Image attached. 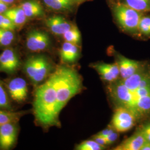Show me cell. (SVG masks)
<instances>
[{"label":"cell","instance_id":"obj_1","mask_svg":"<svg viewBox=\"0 0 150 150\" xmlns=\"http://www.w3.org/2000/svg\"><path fill=\"white\" fill-rule=\"evenodd\" d=\"M33 112L37 121L43 126L59 125L56 93L49 79L35 91Z\"/></svg>","mask_w":150,"mask_h":150},{"label":"cell","instance_id":"obj_2","mask_svg":"<svg viewBox=\"0 0 150 150\" xmlns=\"http://www.w3.org/2000/svg\"><path fill=\"white\" fill-rule=\"evenodd\" d=\"M56 93L59 112L67 102L81 91V77L76 70L66 66L58 67L48 79Z\"/></svg>","mask_w":150,"mask_h":150},{"label":"cell","instance_id":"obj_3","mask_svg":"<svg viewBox=\"0 0 150 150\" xmlns=\"http://www.w3.org/2000/svg\"><path fill=\"white\" fill-rule=\"evenodd\" d=\"M113 11L116 21L123 30L132 33L139 32V21L144 13L121 3L114 6Z\"/></svg>","mask_w":150,"mask_h":150},{"label":"cell","instance_id":"obj_4","mask_svg":"<svg viewBox=\"0 0 150 150\" xmlns=\"http://www.w3.org/2000/svg\"><path fill=\"white\" fill-rule=\"evenodd\" d=\"M111 83L108 89L115 102L118 107L127 108L133 111L136 116V105L138 97L134 91L129 90L121 80L115 81Z\"/></svg>","mask_w":150,"mask_h":150},{"label":"cell","instance_id":"obj_5","mask_svg":"<svg viewBox=\"0 0 150 150\" xmlns=\"http://www.w3.org/2000/svg\"><path fill=\"white\" fill-rule=\"evenodd\" d=\"M137 120L133 111L125 107H118L113 116L112 127L117 132H126L134 127Z\"/></svg>","mask_w":150,"mask_h":150},{"label":"cell","instance_id":"obj_6","mask_svg":"<svg viewBox=\"0 0 150 150\" xmlns=\"http://www.w3.org/2000/svg\"><path fill=\"white\" fill-rule=\"evenodd\" d=\"M50 40L48 35L45 32L33 30L27 35L26 46L28 49L32 51L38 52L42 51L47 48Z\"/></svg>","mask_w":150,"mask_h":150},{"label":"cell","instance_id":"obj_7","mask_svg":"<svg viewBox=\"0 0 150 150\" xmlns=\"http://www.w3.org/2000/svg\"><path fill=\"white\" fill-rule=\"evenodd\" d=\"M17 136L16 126L12 123L0 126V149L8 150L15 144Z\"/></svg>","mask_w":150,"mask_h":150},{"label":"cell","instance_id":"obj_8","mask_svg":"<svg viewBox=\"0 0 150 150\" xmlns=\"http://www.w3.org/2000/svg\"><path fill=\"white\" fill-rule=\"evenodd\" d=\"M8 88L12 99L17 102H21L27 98V85L24 79L16 78L12 80L8 85Z\"/></svg>","mask_w":150,"mask_h":150},{"label":"cell","instance_id":"obj_9","mask_svg":"<svg viewBox=\"0 0 150 150\" xmlns=\"http://www.w3.org/2000/svg\"><path fill=\"white\" fill-rule=\"evenodd\" d=\"M45 23L50 31L56 35H63L74 26L62 16H54L48 18Z\"/></svg>","mask_w":150,"mask_h":150},{"label":"cell","instance_id":"obj_10","mask_svg":"<svg viewBox=\"0 0 150 150\" xmlns=\"http://www.w3.org/2000/svg\"><path fill=\"white\" fill-rule=\"evenodd\" d=\"M93 68L96 70L104 81L112 82L117 80L120 75L118 64H115L98 63L93 64Z\"/></svg>","mask_w":150,"mask_h":150},{"label":"cell","instance_id":"obj_11","mask_svg":"<svg viewBox=\"0 0 150 150\" xmlns=\"http://www.w3.org/2000/svg\"><path fill=\"white\" fill-rule=\"evenodd\" d=\"M117 64L120 70L121 79H125L134 74L142 65L139 62L118 56Z\"/></svg>","mask_w":150,"mask_h":150},{"label":"cell","instance_id":"obj_12","mask_svg":"<svg viewBox=\"0 0 150 150\" xmlns=\"http://www.w3.org/2000/svg\"><path fill=\"white\" fill-rule=\"evenodd\" d=\"M150 76V69L143 64L134 74L128 78L121 79L123 84L132 91H135L139 87L140 83Z\"/></svg>","mask_w":150,"mask_h":150},{"label":"cell","instance_id":"obj_13","mask_svg":"<svg viewBox=\"0 0 150 150\" xmlns=\"http://www.w3.org/2000/svg\"><path fill=\"white\" fill-rule=\"evenodd\" d=\"M146 142L144 135L139 129L134 134L116 147L114 150H141Z\"/></svg>","mask_w":150,"mask_h":150},{"label":"cell","instance_id":"obj_14","mask_svg":"<svg viewBox=\"0 0 150 150\" xmlns=\"http://www.w3.org/2000/svg\"><path fill=\"white\" fill-rule=\"evenodd\" d=\"M80 56V49L77 45L65 42L60 50V57L64 62H74Z\"/></svg>","mask_w":150,"mask_h":150},{"label":"cell","instance_id":"obj_15","mask_svg":"<svg viewBox=\"0 0 150 150\" xmlns=\"http://www.w3.org/2000/svg\"><path fill=\"white\" fill-rule=\"evenodd\" d=\"M27 18L42 16L44 14L42 5L36 0H27L22 2L21 6Z\"/></svg>","mask_w":150,"mask_h":150},{"label":"cell","instance_id":"obj_16","mask_svg":"<svg viewBox=\"0 0 150 150\" xmlns=\"http://www.w3.org/2000/svg\"><path fill=\"white\" fill-rule=\"evenodd\" d=\"M51 70V64L48 60L43 56H39V61L35 75L32 79V82L36 84L44 80Z\"/></svg>","mask_w":150,"mask_h":150},{"label":"cell","instance_id":"obj_17","mask_svg":"<svg viewBox=\"0 0 150 150\" xmlns=\"http://www.w3.org/2000/svg\"><path fill=\"white\" fill-rule=\"evenodd\" d=\"M4 15L7 17L16 26L23 25L27 20V16L21 6L8 8L4 13Z\"/></svg>","mask_w":150,"mask_h":150},{"label":"cell","instance_id":"obj_18","mask_svg":"<svg viewBox=\"0 0 150 150\" xmlns=\"http://www.w3.org/2000/svg\"><path fill=\"white\" fill-rule=\"evenodd\" d=\"M49 8L55 11H67L76 4L74 0H43Z\"/></svg>","mask_w":150,"mask_h":150},{"label":"cell","instance_id":"obj_19","mask_svg":"<svg viewBox=\"0 0 150 150\" xmlns=\"http://www.w3.org/2000/svg\"><path fill=\"white\" fill-rule=\"evenodd\" d=\"M136 114L138 119L150 114V96L137 98Z\"/></svg>","mask_w":150,"mask_h":150},{"label":"cell","instance_id":"obj_20","mask_svg":"<svg viewBox=\"0 0 150 150\" xmlns=\"http://www.w3.org/2000/svg\"><path fill=\"white\" fill-rule=\"evenodd\" d=\"M125 4L142 13L150 11V0H125Z\"/></svg>","mask_w":150,"mask_h":150},{"label":"cell","instance_id":"obj_21","mask_svg":"<svg viewBox=\"0 0 150 150\" xmlns=\"http://www.w3.org/2000/svg\"><path fill=\"white\" fill-rule=\"evenodd\" d=\"M39 56H33L30 57L27 59L24 64L25 72L31 80L36 71L39 61Z\"/></svg>","mask_w":150,"mask_h":150},{"label":"cell","instance_id":"obj_22","mask_svg":"<svg viewBox=\"0 0 150 150\" xmlns=\"http://www.w3.org/2000/svg\"><path fill=\"white\" fill-rule=\"evenodd\" d=\"M65 42L78 45L81 41V33L79 29L74 26L62 35Z\"/></svg>","mask_w":150,"mask_h":150},{"label":"cell","instance_id":"obj_23","mask_svg":"<svg viewBox=\"0 0 150 150\" xmlns=\"http://www.w3.org/2000/svg\"><path fill=\"white\" fill-rule=\"evenodd\" d=\"M2 54H3L7 59L10 65L12 73H13L20 66V61L16 53L13 50L8 48L4 50Z\"/></svg>","mask_w":150,"mask_h":150},{"label":"cell","instance_id":"obj_24","mask_svg":"<svg viewBox=\"0 0 150 150\" xmlns=\"http://www.w3.org/2000/svg\"><path fill=\"white\" fill-rule=\"evenodd\" d=\"M103 146L96 142L95 140H88L81 142L76 147L77 150H102L105 149Z\"/></svg>","mask_w":150,"mask_h":150},{"label":"cell","instance_id":"obj_25","mask_svg":"<svg viewBox=\"0 0 150 150\" xmlns=\"http://www.w3.org/2000/svg\"><path fill=\"white\" fill-rule=\"evenodd\" d=\"M139 32L144 36H150V16L143 15L141 17L139 25Z\"/></svg>","mask_w":150,"mask_h":150},{"label":"cell","instance_id":"obj_26","mask_svg":"<svg viewBox=\"0 0 150 150\" xmlns=\"http://www.w3.org/2000/svg\"><path fill=\"white\" fill-rule=\"evenodd\" d=\"M20 116V113L5 112L0 110V126L6 123H12Z\"/></svg>","mask_w":150,"mask_h":150},{"label":"cell","instance_id":"obj_27","mask_svg":"<svg viewBox=\"0 0 150 150\" xmlns=\"http://www.w3.org/2000/svg\"><path fill=\"white\" fill-rule=\"evenodd\" d=\"M16 25L5 15L0 14V28L13 31L15 30Z\"/></svg>","mask_w":150,"mask_h":150},{"label":"cell","instance_id":"obj_28","mask_svg":"<svg viewBox=\"0 0 150 150\" xmlns=\"http://www.w3.org/2000/svg\"><path fill=\"white\" fill-rule=\"evenodd\" d=\"M0 71L12 73L10 65L5 56L2 54H0Z\"/></svg>","mask_w":150,"mask_h":150},{"label":"cell","instance_id":"obj_29","mask_svg":"<svg viewBox=\"0 0 150 150\" xmlns=\"http://www.w3.org/2000/svg\"><path fill=\"white\" fill-rule=\"evenodd\" d=\"M134 92L137 97L150 96V86L139 88Z\"/></svg>","mask_w":150,"mask_h":150},{"label":"cell","instance_id":"obj_30","mask_svg":"<svg viewBox=\"0 0 150 150\" xmlns=\"http://www.w3.org/2000/svg\"><path fill=\"white\" fill-rule=\"evenodd\" d=\"M8 103L6 92L0 85V107H7Z\"/></svg>","mask_w":150,"mask_h":150},{"label":"cell","instance_id":"obj_31","mask_svg":"<svg viewBox=\"0 0 150 150\" xmlns=\"http://www.w3.org/2000/svg\"><path fill=\"white\" fill-rule=\"evenodd\" d=\"M147 142L150 143V122L143 125L139 129Z\"/></svg>","mask_w":150,"mask_h":150},{"label":"cell","instance_id":"obj_32","mask_svg":"<svg viewBox=\"0 0 150 150\" xmlns=\"http://www.w3.org/2000/svg\"><path fill=\"white\" fill-rule=\"evenodd\" d=\"M118 134L116 132H113L112 134L108 135L105 138L107 141V145H111L113 144L118 138Z\"/></svg>","mask_w":150,"mask_h":150},{"label":"cell","instance_id":"obj_33","mask_svg":"<svg viewBox=\"0 0 150 150\" xmlns=\"http://www.w3.org/2000/svg\"><path fill=\"white\" fill-rule=\"evenodd\" d=\"M114 131H115V129L112 126V127L109 126L108 128H106V129L101 131V132H100L99 133H98L97 135L102 136L103 137H106L108 135L112 134Z\"/></svg>","mask_w":150,"mask_h":150},{"label":"cell","instance_id":"obj_34","mask_svg":"<svg viewBox=\"0 0 150 150\" xmlns=\"http://www.w3.org/2000/svg\"><path fill=\"white\" fill-rule=\"evenodd\" d=\"M93 140H95L98 144H99L100 145H102L103 146H105L106 145H107V141L105 139V138L103 137H102V136H100L96 134L94 136Z\"/></svg>","mask_w":150,"mask_h":150},{"label":"cell","instance_id":"obj_35","mask_svg":"<svg viewBox=\"0 0 150 150\" xmlns=\"http://www.w3.org/2000/svg\"><path fill=\"white\" fill-rule=\"evenodd\" d=\"M12 41L4 37L0 33V45L2 46H8L12 43Z\"/></svg>","mask_w":150,"mask_h":150},{"label":"cell","instance_id":"obj_36","mask_svg":"<svg viewBox=\"0 0 150 150\" xmlns=\"http://www.w3.org/2000/svg\"><path fill=\"white\" fill-rule=\"evenodd\" d=\"M8 5L0 1V14L5 13L8 9Z\"/></svg>","mask_w":150,"mask_h":150},{"label":"cell","instance_id":"obj_37","mask_svg":"<svg viewBox=\"0 0 150 150\" xmlns=\"http://www.w3.org/2000/svg\"><path fill=\"white\" fill-rule=\"evenodd\" d=\"M141 150H150V143L148 142H146L145 144L142 146Z\"/></svg>","mask_w":150,"mask_h":150},{"label":"cell","instance_id":"obj_38","mask_svg":"<svg viewBox=\"0 0 150 150\" xmlns=\"http://www.w3.org/2000/svg\"><path fill=\"white\" fill-rule=\"evenodd\" d=\"M0 1L4 2L5 4H6L7 5H10V4L13 3L15 1V0H0Z\"/></svg>","mask_w":150,"mask_h":150},{"label":"cell","instance_id":"obj_39","mask_svg":"<svg viewBox=\"0 0 150 150\" xmlns=\"http://www.w3.org/2000/svg\"><path fill=\"white\" fill-rule=\"evenodd\" d=\"M75 1V4H78V5H80L82 3H84L87 1H89L91 0H74Z\"/></svg>","mask_w":150,"mask_h":150},{"label":"cell","instance_id":"obj_40","mask_svg":"<svg viewBox=\"0 0 150 150\" xmlns=\"http://www.w3.org/2000/svg\"><path fill=\"white\" fill-rule=\"evenodd\" d=\"M0 82H1V81H0Z\"/></svg>","mask_w":150,"mask_h":150}]
</instances>
